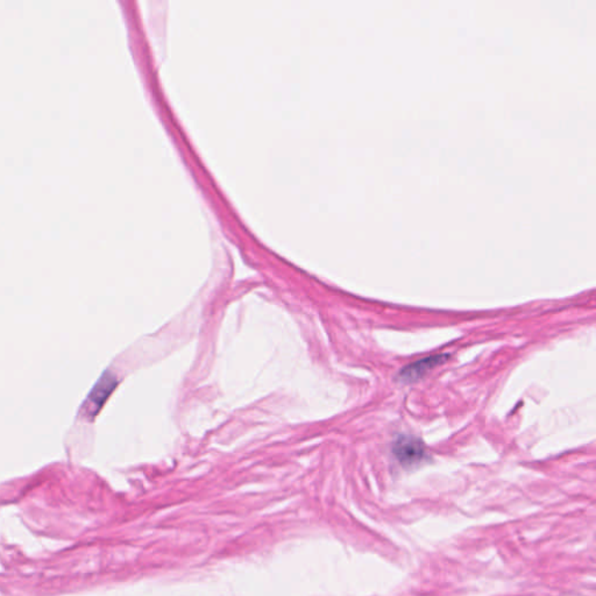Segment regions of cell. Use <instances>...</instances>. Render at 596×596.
I'll list each match as a JSON object with an SVG mask.
<instances>
[{
  "instance_id": "1",
  "label": "cell",
  "mask_w": 596,
  "mask_h": 596,
  "mask_svg": "<svg viewBox=\"0 0 596 596\" xmlns=\"http://www.w3.org/2000/svg\"><path fill=\"white\" fill-rule=\"evenodd\" d=\"M392 450L396 460L406 468L418 466L427 459L423 441L409 434H399L392 443Z\"/></svg>"
},
{
  "instance_id": "3",
  "label": "cell",
  "mask_w": 596,
  "mask_h": 596,
  "mask_svg": "<svg viewBox=\"0 0 596 596\" xmlns=\"http://www.w3.org/2000/svg\"><path fill=\"white\" fill-rule=\"evenodd\" d=\"M115 383L117 381L115 376L110 371H106L104 375H101V378L94 385L85 403V409L87 410V413L94 415L98 410L101 409V406L104 404L108 395L115 389Z\"/></svg>"
},
{
  "instance_id": "2",
  "label": "cell",
  "mask_w": 596,
  "mask_h": 596,
  "mask_svg": "<svg viewBox=\"0 0 596 596\" xmlns=\"http://www.w3.org/2000/svg\"><path fill=\"white\" fill-rule=\"evenodd\" d=\"M447 357L448 354H439V355H432V357H423L420 360L415 361L413 364H408L401 369L396 376V380L404 385L418 381L427 374V371L445 362Z\"/></svg>"
}]
</instances>
